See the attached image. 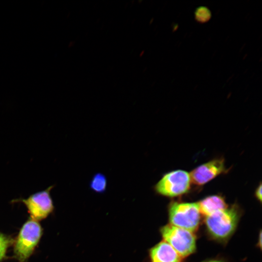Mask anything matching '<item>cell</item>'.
<instances>
[{
  "label": "cell",
  "mask_w": 262,
  "mask_h": 262,
  "mask_svg": "<svg viewBox=\"0 0 262 262\" xmlns=\"http://www.w3.org/2000/svg\"><path fill=\"white\" fill-rule=\"evenodd\" d=\"M240 218L236 206H232L206 216L205 224L210 235L218 241H226L234 232Z\"/></svg>",
  "instance_id": "1"
},
{
  "label": "cell",
  "mask_w": 262,
  "mask_h": 262,
  "mask_svg": "<svg viewBox=\"0 0 262 262\" xmlns=\"http://www.w3.org/2000/svg\"><path fill=\"white\" fill-rule=\"evenodd\" d=\"M43 234L40 224L29 219L20 229L15 241L14 253L19 262H25L32 255Z\"/></svg>",
  "instance_id": "2"
},
{
  "label": "cell",
  "mask_w": 262,
  "mask_h": 262,
  "mask_svg": "<svg viewBox=\"0 0 262 262\" xmlns=\"http://www.w3.org/2000/svg\"><path fill=\"white\" fill-rule=\"evenodd\" d=\"M170 224L192 232L198 229L201 218L197 202H173L168 208Z\"/></svg>",
  "instance_id": "3"
},
{
  "label": "cell",
  "mask_w": 262,
  "mask_h": 262,
  "mask_svg": "<svg viewBox=\"0 0 262 262\" xmlns=\"http://www.w3.org/2000/svg\"><path fill=\"white\" fill-rule=\"evenodd\" d=\"M190 173L176 170L165 174L155 185L156 192L167 197H175L187 193L191 183Z\"/></svg>",
  "instance_id": "4"
},
{
  "label": "cell",
  "mask_w": 262,
  "mask_h": 262,
  "mask_svg": "<svg viewBox=\"0 0 262 262\" xmlns=\"http://www.w3.org/2000/svg\"><path fill=\"white\" fill-rule=\"evenodd\" d=\"M164 241L168 243L182 257H186L196 249V239L194 233L171 224L160 229Z\"/></svg>",
  "instance_id": "5"
},
{
  "label": "cell",
  "mask_w": 262,
  "mask_h": 262,
  "mask_svg": "<svg viewBox=\"0 0 262 262\" xmlns=\"http://www.w3.org/2000/svg\"><path fill=\"white\" fill-rule=\"evenodd\" d=\"M54 185H50L45 190L31 195L27 198H20L12 201L23 203L32 219L37 221L42 220L54 210L53 202L50 193Z\"/></svg>",
  "instance_id": "6"
},
{
  "label": "cell",
  "mask_w": 262,
  "mask_h": 262,
  "mask_svg": "<svg viewBox=\"0 0 262 262\" xmlns=\"http://www.w3.org/2000/svg\"><path fill=\"white\" fill-rule=\"evenodd\" d=\"M227 171L223 158L215 159L193 169L190 173L191 182L202 185Z\"/></svg>",
  "instance_id": "7"
},
{
  "label": "cell",
  "mask_w": 262,
  "mask_h": 262,
  "mask_svg": "<svg viewBox=\"0 0 262 262\" xmlns=\"http://www.w3.org/2000/svg\"><path fill=\"white\" fill-rule=\"evenodd\" d=\"M150 262H181L182 258L166 242H160L149 250Z\"/></svg>",
  "instance_id": "8"
},
{
  "label": "cell",
  "mask_w": 262,
  "mask_h": 262,
  "mask_svg": "<svg viewBox=\"0 0 262 262\" xmlns=\"http://www.w3.org/2000/svg\"><path fill=\"white\" fill-rule=\"evenodd\" d=\"M197 203L200 213L206 216L228 207L224 198L219 195L207 196Z\"/></svg>",
  "instance_id": "9"
},
{
  "label": "cell",
  "mask_w": 262,
  "mask_h": 262,
  "mask_svg": "<svg viewBox=\"0 0 262 262\" xmlns=\"http://www.w3.org/2000/svg\"><path fill=\"white\" fill-rule=\"evenodd\" d=\"M107 184L106 176L101 173H97L92 178L89 186L93 191L97 193H103L106 191Z\"/></svg>",
  "instance_id": "10"
},
{
  "label": "cell",
  "mask_w": 262,
  "mask_h": 262,
  "mask_svg": "<svg viewBox=\"0 0 262 262\" xmlns=\"http://www.w3.org/2000/svg\"><path fill=\"white\" fill-rule=\"evenodd\" d=\"M211 12L207 7L200 6L195 10V18L196 21L199 23H206L211 19Z\"/></svg>",
  "instance_id": "11"
},
{
  "label": "cell",
  "mask_w": 262,
  "mask_h": 262,
  "mask_svg": "<svg viewBox=\"0 0 262 262\" xmlns=\"http://www.w3.org/2000/svg\"><path fill=\"white\" fill-rule=\"evenodd\" d=\"M13 242L11 237L0 232V262L5 259L7 250Z\"/></svg>",
  "instance_id": "12"
},
{
  "label": "cell",
  "mask_w": 262,
  "mask_h": 262,
  "mask_svg": "<svg viewBox=\"0 0 262 262\" xmlns=\"http://www.w3.org/2000/svg\"><path fill=\"white\" fill-rule=\"evenodd\" d=\"M255 196L261 202L262 201V184L260 183L259 186L255 191Z\"/></svg>",
  "instance_id": "13"
},
{
  "label": "cell",
  "mask_w": 262,
  "mask_h": 262,
  "mask_svg": "<svg viewBox=\"0 0 262 262\" xmlns=\"http://www.w3.org/2000/svg\"><path fill=\"white\" fill-rule=\"evenodd\" d=\"M224 262L222 261H220V260H210V261H206V262Z\"/></svg>",
  "instance_id": "14"
},
{
  "label": "cell",
  "mask_w": 262,
  "mask_h": 262,
  "mask_svg": "<svg viewBox=\"0 0 262 262\" xmlns=\"http://www.w3.org/2000/svg\"><path fill=\"white\" fill-rule=\"evenodd\" d=\"M259 245L261 247V244H262V233L261 232L260 233V236H259Z\"/></svg>",
  "instance_id": "15"
}]
</instances>
